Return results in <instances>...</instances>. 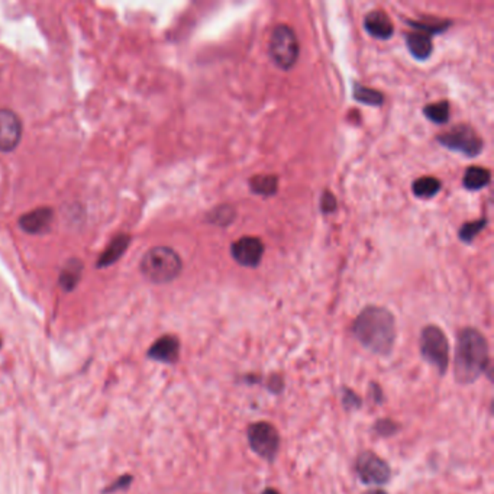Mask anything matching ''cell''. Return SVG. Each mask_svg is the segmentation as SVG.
Returning a JSON list of instances; mask_svg holds the SVG:
<instances>
[{
    "label": "cell",
    "mask_w": 494,
    "mask_h": 494,
    "mask_svg": "<svg viewBox=\"0 0 494 494\" xmlns=\"http://www.w3.org/2000/svg\"><path fill=\"white\" fill-rule=\"evenodd\" d=\"M54 212L51 208L33 209L20 217V228L29 235H44L51 229Z\"/></svg>",
    "instance_id": "8fae6325"
},
{
    "label": "cell",
    "mask_w": 494,
    "mask_h": 494,
    "mask_svg": "<svg viewBox=\"0 0 494 494\" xmlns=\"http://www.w3.org/2000/svg\"><path fill=\"white\" fill-rule=\"evenodd\" d=\"M142 276L154 284L176 280L183 268L180 255L170 247H154L146 251L139 264Z\"/></svg>",
    "instance_id": "3957f363"
},
{
    "label": "cell",
    "mask_w": 494,
    "mask_h": 494,
    "mask_svg": "<svg viewBox=\"0 0 494 494\" xmlns=\"http://www.w3.org/2000/svg\"><path fill=\"white\" fill-rule=\"evenodd\" d=\"M270 57L272 63L281 70L295 67L299 59V41L296 32L287 25H277L270 38Z\"/></svg>",
    "instance_id": "277c9868"
},
{
    "label": "cell",
    "mask_w": 494,
    "mask_h": 494,
    "mask_svg": "<svg viewBox=\"0 0 494 494\" xmlns=\"http://www.w3.org/2000/svg\"><path fill=\"white\" fill-rule=\"evenodd\" d=\"M364 494H387V493L383 491V490H371V491H367V493H364Z\"/></svg>",
    "instance_id": "83f0119b"
},
{
    "label": "cell",
    "mask_w": 494,
    "mask_h": 494,
    "mask_svg": "<svg viewBox=\"0 0 494 494\" xmlns=\"http://www.w3.org/2000/svg\"><path fill=\"white\" fill-rule=\"evenodd\" d=\"M357 474L365 484H386L390 479L389 464L371 451H365L357 458Z\"/></svg>",
    "instance_id": "ba28073f"
},
{
    "label": "cell",
    "mask_w": 494,
    "mask_h": 494,
    "mask_svg": "<svg viewBox=\"0 0 494 494\" xmlns=\"http://www.w3.org/2000/svg\"><path fill=\"white\" fill-rule=\"evenodd\" d=\"M374 431L381 436H392L399 431V426L390 419H381L376 422Z\"/></svg>",
    "instance_id": "cb8c5ba5"
},
{
    "label": "cell",
    "mask_w": 494,
    "mask_h": 494,
    "mask_svg": "<svg viewBox=\"0 0 494 494\" xmlns=\"http://www.w3.org/2000/svg\"><path fill=\"white\" fill-rule=\"evenodd\" d=\"M337 209V199L331 192H323L321 199V210L323 213H332Z\"/></svg>",
    "instance_id": "484cf974"
},
{
    "label": "cell",
    "mask_w": 494,
    "mask_h": 494,
    "mask_svg": "<svg viewBox=\"0 0 494 494\" xmlns=\"http://www.w3.org/2000/svg\"><path fill=\"white\" fill-rule=\"evenodd\" d=\"M353 332L364 348L378 355H389L396 341V321L387 309L369 306L357 316Z\"/></svg>",
    "instance_id": "6da1fadb"
},
{
    "label": "cell",
    "mask_w": 494,
    "mask_h": 494,
    "mask_svg": "<svg viewBox=\"0 0 494 494\" xmlns=\"http://www.w3.org/2000/svg\"><path fill=\"white\" fill-rule=\"evenodd\" d=\"M249 448L261 456L263 460L272 461L276 458L280 447V436L277 429L267 422H257L248 426Z\"/></svg>",
    "instance_id": "52a82bcc"
},
{
    "label": "cell",
    "mask_w": 494,
    "mask_h": 494,
    "mask_svg": "<svg viewBox=\"0 0 494 494\" xmlns=\"http://www.w3.org/2000/svg\"><path fill=\"white\" fill-rule=\"evenodd\" d=\"M131 481H132L131 475H122L121 479H118L112 486H109V487L105 490V494H106V493H107V494H109V493H114V491H116V490L126 488L128 486L131 484Z\"/></svg>",
    "instance_id": "4316f807"
},
{
    "label": "cell",
    "mask_w": 494,
    "mask_h": 494,
    "mask_svg": "<svg viewBox=\"0 0 494 494\" xmlns=\"http://www.w3.org/2000/svg\"><path fill=\"white\" fill-rule=\"evenodd\" d=\"M130 242H131V236L130 235L121 233V235L115 236L114 240H112V242L109 244L107 248L102 252L98 265L100 268H103V267H109V265H112L114 263H116L122 257V255L125 254L128 247H130Z\"/></svg>",
    "instance_id": "9a60e30c"
},
{
    "label": "cell",
    "mask_w": 494,
    "mask_h": 494,
    "mask_svg": "<svg viewBox=\"0 0 494 494\" xmlns=\"http://www.w3.org/2000/svg\"><path fill=\"white\" fill-rule=\"evenodd\" d=\"M180 342L174 335H164L158 338L148 350V357L166 364H174L178 360Z\"/></svg>",
    "instance_id": "7c38bea8"
},
{
    "label": "cell",
    "mask_w": 494,
    "mask_h": 494,
    "mask_svg": "<svg viewBox=\"0 0 494 494\" xmlns=\"http://www.w3.org/2000/svg\"><path fill=\"white\" fill-rule=\"evenodd\" d=\"M486 225H487L486 219H479V221H475V222L464 224L461 226V229L458 231V236L464 242H472L475 240V236H477L486 228Z\"/></svg>",
    "instance_id": "7402d4cb"
},
{
    "label": "cell",
    "mask_w": 494,
    "mask_h": 494,
    "mask_svg": "<svg viewBox=\"0 0 494 494\" xmlns=\"http://www.w3.org/2000/svg\"><path fill=\"white\" fill-rule=\"evenodd\" d=\"M263 494H279V491L274 490V488H267V490H264Z\"/></svg>",
    "instance_id": "f1b7e54d"
},
{
    "label": "cell",
    "mask_w": 494,
    "mask_h": 494,
    "mask_svg": "<svg viewBox=\"0 0 494 494\" xmlns=\"http://www.w3.org/2000/svg\"><path fill=\"white\" fill-rule=\"evenodd\" d=\"M406 45L412 56L417 60H426L433 51L431 35L425 32H410L406 35Z\"/></svg>",
    "instance_id": "5bb4252c"
},
{
    "label": "cell",
    "mask_w": 494,
    "mask_h": 494,
    "mask_svg": "<svg viewBox=\"0 0 494 494\" xmlns=\"http://www.w3.org/2000/svg\"><path fill=\"white\" fill-rule=\"evenodd\" d=\"M279 186V180L276 176H255L249 180V189L260 196H272L276 194Z\"/></svg>",
    "instance_id": "d6986e66"
},
{
    "label": "cell",
    "mask_w": 494,
    "mask_h": 494,
    "mask_svg": "<svg viewBox=\"0 0 494 494\" xmlns=\"http://www.w3.org/2000/svg\"><path fill=\"white\" fill-rule=\"evenodd\" d=\"M22 138V122L10 109H0V153H10Z\"/></svg>",
    "instance_id": "9c48e42d"
},
{
    "label": "cell",
    "mask_w": 494,
    "mask_h": 494,
    "mask_svg": "<svg viewBox=\"0 0 494 494\" xmlns=\"http://www.w3.org/2000/svg\"><path fill=\"white\" fill-rule=\"evenodd\" d=\"M436 141L444 148H448L455 153H461L465 157L474 158L480 155L483 150V141L471 126L456 125L452 130L438 135Z\"/></svg>",
    "instance_id": "8992f818"
},
{
    "label": "cell",
    "mask_w": 494,
    "mask_h": 494,
    "mask_svg": "<svg viewBox=\"0 0 494 494\" xmlns=\"http://www.w3.org/2000/svg\"><path fill=\"white\" fill-rule=\"evenodd\" d=\"M412 190L419 199H431L441 190V181L431 176L420 177L413 183Z\"/></svg>",
    "instance_id": "ac0fdd59"
},
{
    "label": "cell",
    "mask_w": 494,
    "mask_h": 494,
    "mask_svg": "<svg viewBox=\"0 0 494 494\" xmlns=\"http://www.w3.org/2000/svg\"><path fill=\"white\" fill-rule=\"evenodd\" d=\"M490 180H491V174L487 169L472 166V167L467 169L463 183H464V187L467 190L477 192V190L484 189L490 183Z\"/></svg>",
    "instance_id": "2e32d148"
},
{
    "label": "cell",
    "mask_w": 494,
    "mask_h": 494,
    "mask_svg": "<svg viewBox=\"0 0 494 494\" xmlns=\"http://www.w3.org/2000/svg\"><path fill=\"white\" fill-rule=\"evenodd\" d=\"M342 403L345 409H358L361 406V399L350 389H344L342 394Z\"/></svg>",
    "instance_id": "d4e9b609"
},
{
    "label": "cell",
    "mask_w": 494,
    "mask_h": 494,
    "mask_svg": "<svg viewBox=\"0 0 494 494\" xmlns=\"http://www.w3.org/2000/svg\"><path fill=\"white\" fill-rule=\"evenodd\" d=\"M235 217V210L231 206H219L212 210L209 215V222L216 224V225H228L232 222V219Z\"/></svg>",
    "instance_id": "603a6c76"
},
{
    "label": "cell",
    "mask_w": 494,
    "mask_h": 494,
    "mask_svg": "<svg viewBox=\"0 0 494 494\" xmlns=\"http://www.w3.org/2000/svg\"><path fill=\"white\" fill-rule=\"evenodd\" d=\"M424 115L433 123L444 125L449 121V103L445 100L431 103L424 109Z\"/></svg>",
    "instance_id": "44dd1931"
},
{
    "label": "cell",
    "mask_w": 494,
    "mask_h": 494,
    "mask_svg": "<svg viewBox=\"0 0 494 494\" xmlns=\"http://www.w3.org/2000/svg\"><path fill=\"white\" fill-rule=\"evenodd\" d=\"M420 354L438 369L439 374H445L449 364V344L441 327L429 325L420 334Z\"/></svg>",
    "instance_id": "5b68a950"
},
{
    "label": "cell",
    "mask_w": 494,
    "mask_h": 494,
    "mask_svg": "<svg viewBox=\"0 0 494 494\" xmlns=\"http://www.w3.org/2000/svg\"><path fill=\"white\" fill-rule=\"evenodd\" d=\"M354 99L360 103L370 105V106H380L384 102V96L381 91L365 87L360 83L354 84Z\"/></svg>",
    "instance_id": "ffe728a7"
},
{
    "label": "cell",
    "mask_w": 494,
    "mask_h": 494,
    "mask_svg": "<svg viewBox=\"0 0 494 494\" xmlns=\"http://www.w3.org/2000/svg\"><path fill=\"white\" fill-rule=\"evenodd\" d=\"M231 254L238 264L254 268L263 260L264 244L255 236H244L232 244Z\"/></svg>",
    "instance_id": "30bf717a"
},
{
    "label": "cell",
    "mask_w": 494,
    "mask_h": 494,
    "mask_svg": "<svg viewBox=\"0 0 494 494\" xmlns=\"http://www.w3.org/2000/svg\"><path fill=\"white\" fill-rule=\"evenodd\" d=\"M364 26L371 36L378 40H389L393 36L394 25L383 10H373L364 20Z\"/></svg>",
    "instance_id": "4fadbf2b"
},
{
    "label": "cell",
    "mask_w": 494,
    "mask_h": 494,
    "mask_svg": "<svg viewBox=\"0 0 494 494\" xmlns=\"http://www.w3.org/2000/svg\"><path fill=\"white\" fill-rule=\"evenodd\" d=\"M82 270H83V264L79 260H70L61 274H60V286L65 290L70 291L77 286V283L80 281L82 277Z\"/></svg>",
    "instance_id": "e0dca14e"
},
{
    "label": "cell",
    "mask_w": 494,
    "mask_h": 494,
    "mask_svg": "<svg viewBox=\"0 0 494 494\" xmlns=\"http://www.w3.org/2000/svg\"><path fill=\"white\" fill-rule=\"evenodd\" d=\"M486 337L474 327L458 334L454 357V374L460 384H471L486 371L490 364Z\"/></svg>",
    "instance_id": "7a4b0ae2"
}]
</instances>
